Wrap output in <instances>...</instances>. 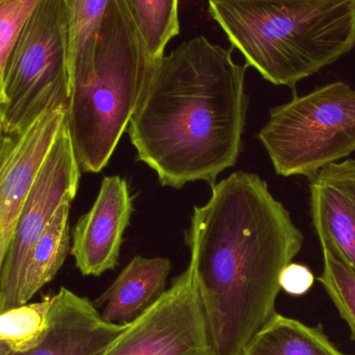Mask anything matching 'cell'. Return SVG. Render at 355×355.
Here are the masks:
<instances>
[{"mask_svg":"<svg viewBox=\"0 0 355 355\" xmlns=\"http://www.w3.org/2000/svg\"><path fill=\"white\" fill-rule=\"evenodd\" d=\"M70 206L71 202H68L60 207L47 230L29 252L10 309L26 304L39 290L53 279L64 264L70 248Z\"/></svg>","mask_w":355,"mask_h":355,"instance_id":"5bb4252c","label":"cell"},{"mask_svg":"<svg viewBox=\"0 0 355 355\" xmlns=\"http://www.w3.org/2000/svg\"><path fill=\"white\" fill-rule=\"evenodd\" d=\"M209 12L275 85L295 87L355 46V0H209Z\"/></svg>","mask_w":355,"mask_h":355,"instance_id":"3957f363","label":"cell"},{"mask_svg":"<svg viewBox=\"0 0 355 355\" xmlns=\"http://www.w3.org/2000/svg\"><path fill=\"white\" fill-rule=\"evenodd\" d=\"M185 239L211 355H241L277 314L279 275L304 234L264 180L236 172L194 208Z\"/></svg>","mask_w":355,"mask_h":355,"instance_id":"6da1fadb","label":"cell"},{"mask_svg":"<svg viewBox=\"0 0 355 355\" xmlns=\"http://www.w3.org/2000/svg\"><path fill=\"white\" fill-rule=\"evenodd\" d=\"M105 355H211L202 302L189 266L156 304L129 323Z\"/></svg>","mask_w":355,"mask_h":355,"instance_id":"ba28073f","label":"cell"},{"mask_svg":"<svg viewBox=\"0 0 355 355\" xmlns=\"http://www.w3.org/2000/svg\"><path fill=\"white\" fill-rule=\"evenodd\" d=\"M159 62L148 53L124 0H110L91 62L69 76L64 120L83 172L107 166Z\"/></svg>","mask_w":355,"mask_h":355,"instance_id":"277c9868","label":"cell"},{"mask_svg":"<svg viewBox=\"0 0 355 355\" xmlns=\"http://www.w3.org/2000/svg\"><path fill=\"white\" fill-rule=\"evenodd\" d=\"M128 325L106 322L87 298L62 288L52 296L43 340L28 352L4 355H105Z\"/></svg>","mask_w":355,"mask_h":355,"instance_id":"8fae6325","label":"cell"},{"mask_svg":"<svg viewBox=\"0 0 355 355\" xmlns=\"http://www.w3.org/2000/svg\"><path fill=\"white\" fill-rule=\"evenodd\" d=\"M171 269L168 259L135 257L98 300L97 304H105L103 320L128 324L139 318L166 291Z\"/></svg>","mask_w":355,"mask_h":355,"instance_id":"4fadbf2b","label":"cell"},{"mask_svg":"<svg viewBox=\"0 0 355 355\" xmlns=\"http://www.w3.org/2000/svg\"><path fill=\"white\" fill-rule=\"evenodd\" d=\"M133 205L126 180L105 177L97 200L74 230L71 254L83 275L99 277L114 269L120 258L123 234L128 227Z\"/></svg>","mask_w":355,"mask_h":355,"instance_id":"30bf717a","label":"cell"},{"mask_svg":"<svg viewBox=\"0 0 355 355\" xmlns=\"http://www.w3.org/2000/svg\"><path fill=\"white\" fill-rule=\"evenodd\" d=\"M0 128L23 130L49 110L68 108V23L64 0H40L4 74Z\"/></svg>","mask_w":355,"mask_h":355,"instance_id":"8992f818","label":"cell"},{"mask_svg":"<svg viewBox=\"0 0 355 355\" xmlns=\"http://www.w3.org/2000/svg\"><path fill=\"white\" fill-rule=\"evenodd\" d=\"M110 0H64L68 23L69 76L91 62Z\"/></svg>","mask_w":355,"mask_h":355,"instance_id":"2e32d148","label":"cell"},{"mask_svg":"<svg viewBox=\"0 0 355 355\" xmlns=\"http://www.w3.org/2000/svg\"><path fill=\"white\" fill-rule=\"evenodd\" d=\"M148 53L162 60L171 40L180 33L179 0H124Z\"/></svg>","mask_w":355,"mask_h":355,"instance_id":"e0dca14e","label":"cell"},{"mask_svg":"<svg viewBox=\"0 0 355 355\" xmlns=\"http://www.w3.org/2000/svg\"><path fill=\"white\" fill-rule=\"evenodd\" d=\"M309 182L311 215L321 246L355 269V159L327 166Z\"/></svg>","mask_w":355,"mask_h":355,"instance_id":"7c38bea8","label":"cell"},{"mask_svg":"<svg viewBox=\"0 0 355 355\" xmlns=\"http://www.w3.org/2000/svg\"><path fill=\"white\" fill-rule=\"evenodd\" d=\"M66 110H49L23 130L0 128V273L21 211Z\"/></svg>","mask_w":355,"mask_h":355,"instance_id":"9c48e42d","label":"cell"},{"mask_svg":"<svg viewBox=\"0 0 355 355\" xmlns=\"http://www.w3.org/2000/svg\"><path fill=\"white\" fill-rule=\"evenodd\" d=\"M8 350V348H6V346L3 345V344L0 343V355L6 354Z\"/></svg>","mask_w":355,"mask_h":355,"instance_id":"7402d4cb","label":"cell"},{"mask_svg":"<svg viewBox=\"0 0 355 355\" xmlns=\"http://www.w3.org/2000/svg\"><path fill=\"white\" fill-rule=\"evenodd\" d=\"M241 355H345L323 331L295 319L275 314Z\"/></svg>","mask_w":355,"mask_h":355,"instance_id":"9a60e30c","label":"cell"},{"mask_svg":"<svg viewBox=\"0 0 355 355\" xmlns=\"http://www.w3.org/2000/svg\"><path fill=\"white\" fill-rule=\"evenodd\" d=\"M232 51L200 35L158 64L127 131L137 160L162 185L181 188L198 180L214 185L237 162L248 66L236 64Z\"/></svg>","mask_w":355,"mask_h":355,"instance_id":"7a4b0ae2","label":"cell"},{"mask_svg":"<svg viewBox=\"0 0 355 355\" xmlns=\"http://www.w3.org/2000/svg\"><path fill=\"white\" fill-rule=\"evenodd\" d=\"M314 282L312 270L306 265L298 263H290L279 275L281 289L290 295H304L313 287Z\"/></svg>","mask_w":355,"mask_h":355,"instance_id":"44dd1931","label":"cell"},{"mask_svg":"<svg viewBox=\"0 0 355 355\" xmlns=\"http://www.w3.org/2000/svg\"><path fill=\"white\" fill-rule=\"evenodd\" d=\"M279 176L312 178L355 151V89L336 81L270 110L258 135Z\"/></svg>","mask_w":355,"mask_h":355,"instance_id":"5b68a950","label":"cell"},{"mask_svg":"<svg viewBox=\"0 0 355 355\" xmlns=\"http://www.w3.org/2000/svg\"><path fill=\"white\" fill-rule=\"evenodd\" d=\"M40 0H0V108L6 66L25 23Z\"/></svg>","mask_w":355,"mask_h":355,"instance_id":"ffe728a7","label":"cell"},{"mask_svg":"<svg viewBox=\"0 0 355 355\" xmlns=\"http://www.w3.org/2000/svg\"><path fill=\"white\" fill-rule=\"evenodd\" d=\"M52 296L0 313V343L8 352H25L43 340L48 327Z\"/></svg>","mask_w":355,"mask_h":355,"instance_id":"ac0fdd59","label":"cell"},{"mask_svg":"<svg viewBox=\"0 0 355 355\" xmlns=\"http://www.w3.org/2000/svg\"><path fill=\"white\" fill-rule=\"evenodd\" d=\"M323 270L318 281L335 304L340 316L347 323L355 341V269L336 256L331 250L321 246Z\"/></svg>","mask_w":355,"mask_h":355,"instance_id":"d6986e66","label":"cell"},{"mask_svg":"<svg viewBox=\"0 0 355 355\" xmlns=\"http://www.w3.org/2000/svg\"><path fill=\"white\" fill-rule=\"evenodd\" d=\"M80 168L62 123L27 194L0 273V313L10 310L29 252L64 202L78 189Z\"/></svg>","mask_w":355,"mask_h":355,"instance_id":"52a82bcc","label":"cell"}]
</instances>
